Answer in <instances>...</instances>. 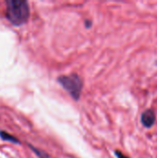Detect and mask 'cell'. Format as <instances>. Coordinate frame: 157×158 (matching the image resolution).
<instances>
[{
  "label": "cell",
  "instance_id": "1",
  "mask_svg": "<svg viewBox=\"0 0 157 158\" xmlns=\"http://www.w3.org/2000/svg\"><path fill=\"white\" fill-rule=\"evenodd\" d=\"M30 10L26 1L9 0L6 2V17L14 25H21L25 23L29 18Z\"/></svg>",
  "mask_w": 157,
  "mask_h": 158
},
{
  "label": "cell",
  "instance_id": "2",
  "mask_svg": "<svg viewBox=\"0 0 157 158\" xmlns=\"http://www.w3.org/2000/svg\"><path fill=\"white\" fill-rule=\"evenodd\" d=\"M58 81L74 99H79L81 93L82 81L78 75L72 74L70 76H62L58 79Z\"/></svg>",
  "mask_w": 157,
  "mask_h": 158
},
{
  "label": "cell",
  "instance_id": "3",
  "mask_svg": "<svg viewBox=\"0 0 157 158\" xmlns=\"http://www.w3.org/2000/svg\"><path fill=\"white\" fill-rule=\"evenodd\" d=\"M156 121V116L153 109H146L141 116V122L146 129H151Z\"/></svg>",
  "mask_w": 157,
  "mask_h": 158
},
{
  "label": "cell",
  "instance_id": "4",
  "mask_svg": "<svg viewBox=\"0 0 157 158\" xmlns=\"http://www.w3.org/2000/svg\"><path fill=\"white\" fill-rule=\"evenodd\" d=\"M0 136H1L4 140H6V141H10V142H13V143H19V141H18L15 137H13V136H11V135H9L8 133H6V132H4V131L0 132Z\"/></svg>",
  "mask_w": 157,
  "mask_h": 158
},
{
  "label": "cell",
  "instance_id": "5",
  "mask_svg": "<svg viewBox=\"0 0 157 158\" xmlns=\"http://www.w3.org/2000/svg\"><path fill=\"white\" fill-rule=\"evenodd\" d=\"M115 155H116V156L118 158H129L127 157L125 155H123L121 152H119V151H115Z\"/></svg>",
  "mask_w": 157,
  "mask_h": 158
},
{
  "label": "cell",
  "instance_id": "6",
  "mask_svg": "<svg viewBox=\"0 0 157 158\" xmlns=\"http://www.w3.org/2000/svg\"><path fill=\"white\" fill-rule=\"evenodd\" d=\"M155 65H156V66H157V61H155Z\"/></svg>",
  "mask_w": 157,
  "mask_h": 158
}]
</instances>
